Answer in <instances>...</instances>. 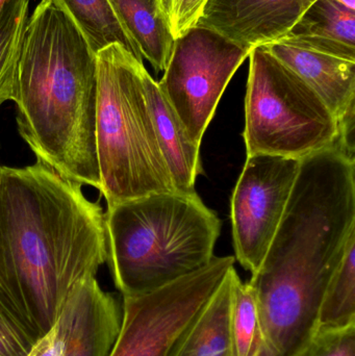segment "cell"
I'll use <instances>...</instances> for the list:
<instances>
[{"instance_id": "cell-1", "label": "cell", "mask_w": 355, "mask_h": 356, "mask_svg": "<svg viewBox=\"0 0 355 356\" xmlns=\"http://www.w3.org/2000/svg\"><path fill=\"white\" fill-rule=\"evenodd\" d=\"M106 261V213L81 184L39 161L0 167V298L37 340Z\"/></svg>"}, {"instance_id": "cell-2", "label": "cell", "mask_w": 355, "mask_h": 356, "mask_svg": "<svg viewBox=\"0 0 355 356\" xmlns=\"http://www.w3.org/2000/svg\"><path fill=\"white\" fill-rule=\"evenodd\" d=\"M15 102L19 134L37 161L100 190L96 54L51 0H41L27 23Z\"/></svg>"}, {"instance_id": "cell-3", "label": "cell", "mask_w": 355, "mask_h": 356, "mask_svg": "<svg viewBox=\"0 0 355 356\" xmlns=\"http://www.w3.org/2000/svg\"><path fill=\"white\" fill-rule=\"evenodd\" d=\"M108 261L122 296L158 290L208 265L221 222L198 195L152 194L108 207Z\"/></svg>"}, {"instance_id": "cell-4", "label": "cell", "mask_w": 355, "mask_h": 356, "mask_svg": "<svg viewBox=\"0 0 355 356\" xmlns=\"http://www.w3.org/2000/svg\"><path fill=\"white\" fill-rule=\"evenodd\" d=\"M96 149L100 194L108 207L174 193L133 54L114 44L96 54Z\"/></svg>"}, {"instance_id": "cell-5", "label": "cell", "mask_w": 355, "mask_h": 356, "mask_svg": "<svg viewBox=\"0 0 355 356\" xmlns=\"http://www.w3.org/2000/svg\"><path fill=\"white\" fill-rule=\"evenodd\" d=\"M243 137L248 156L302 159L335 145L338 120L323 100L264 46L250 51Z\"/></svg>"}, {"instance_id": "cell-6", "label": "cell", "mask_w": 355, "mask_h": 356, "mask_svg": "<svg viewBox=\"0 0 355 356\" xmlns=\"http://www.w3.org/2000/svg\"><path fill=\"white\" fill-rule=\"evenodd\" d=\"M235 259L214 257L198 271L158 290L123 297L120 332L108 356H170Z\"/></svg>"}, {"instance_id": "cell-7", "label": "cell", "mask_w": 355, "mask_h": 356, "mask_svg": "<svg viewBox=\"0 0 355 356\" xmlns=\"http://www.w3.org/2000/svg\"><path fill=\"white\" fill-rule=\"evenodd\" d=\"M251 50L206 27L175 39L160 90L197 145L236 71Z\"/></svg>"}, {"instance_id": "cell-8", "label": "cell", "mask_w": 355, "mask_h": 356, "mask_svg": "<svg viewBox=\"0 0 355 356\" xmlns=\"http://www.w3.org/2000/svg\"><path fill=\"white\" fill-rule=\"evenodd\" d=\"M300 160L248 156L231 197L236 257L244 269L258 271L283 219L299 172Z\"/></svg>"}, {"instance_id": "cell-9", "label": "cell", "mask_w": 355, "mask_h": 356, "mask_svg": "<svg viewBox=\"0 0 355 356\" xmlns=\"http://www.w3.org/2000/svg\"><path fill=\"white\" fill-rule=\"evenodd\" d=\"M316 0H208L196 25L252 50L281 41Z\"/></svg>"}, {"instance_id": "cell-10", "label": "cell", "mask_w": 355, "mask_h": 356, "mask_svg": "<svg viewBox=\"0 0 355 356\" xmlns=\"http://www.w3.org/2000/svg\"><path fill=\"white\" fill-rule=\"evenodd\" d=\"M71 300L73 316L63 356H108L122 322L117 299L90 276L77 284Z\"/></svg>"}, {"instance_id": "cell-11", "label": "cell", "mask_w": 355, "mask_h": 356, "mask_svg": "<svg viewBox=\"0 0 355 356\" xmlns=\"http://www.w3.org/2000/svg\"><path fill=\"white\" fill-rule=\"evenodd\" d=\"M142 83L151 113L160 152L168 167L175 191L195 196V182L202 172L199 148L190 137L185 125L169 104L158 81L141 67Z\"/></svg>"}, {"instance_id": "cell-12", "label": "cell", "mask_w": 355, "mask_h": 356, "mask_svg": "<svg viewBox=\"0 0 355 356\" xmlns=\"http://www.w3.org/2000/svg\"><path fill=\"white\" fill-rule=\"evenodd\" d=\"M262 46L314 90L337 120L354 106L355 62L281 42Z\"/></svg>"}, {"instance_id": "cell-13", "label": "cell", "mask_w": 355, "mask_h": 356, "mask_svg": "<svg viewBox=\"0 0 355 356\" xmlns=\"http://www.w3.org/2000/svg\"><path fill=\"white\" fill-rule=\"evenodd\" d=\"M279 42L355 62V10L316 0Z\"/></svg>"}, {"instance_id": "cell-14", "label": "cell", "mask_w": 355, "mask_h": 356, "mask_svg": "<svg viewBox=\"0 0 355 356\" xmlns=\"http://www.w3.org/2000/svg\"><path fill=\"white\" fill-rule=\"evenodd\" d=\"M233 269L183 332L170 356H235L231 326Z\"/></svg>"}, {"instance_id": "cell-15", "label": "cell", "mask_w": 355, "mask_h": 356, "mask_svg": "<svg viewBox=\"0 0 355 356\" xmlns=\"http://www.w3.org/2000/svg\"><path fill=\"white\" fill-rule=\"evenodd\" d=\"M129 37L156 72L165 71L175 39L158 0H110Z\"/></svg>"}, {"instance_id": "cell-16", "label": "cell", "mask_w": 355, "mask_h": 356, "mask_svg": "<svg viewBox=\"0 0 355 356\" xmlns=\"http://www.w3.org/2000/svg\"><path fill=\"white\" fill-rule=\"evenodd\" d=\"M83 33L95 54L118 44L143 63L141 52L119 20L110 0H51Z\"/></svg>"}, {"instance_id": "cell-17", "label": "cell", "mask_w": 355, "mask_h": 356, "mask_svg": "<svg viewBox=\"0 0 355 356\" xmlns=\"http://www.w3.org/2000/svg\"><path fill=\"white\" fill-rule=\"evenodd\" d=\"M29 0H6L0 10V106L15 102L19 58L28 23Z\"/></svg>"}, {"instance_id": "cell-18", "label": "cell", "mask_w": 355, "mask_h": 356, "mask_svg": "<svg viewBox=\"0 0 355 356\" xmlns=\"http://www.w3.org/2000/svg\"><path fill=\"white\" fill-rule=\"evenodd\" d=\"M231 342L235 356H263L264 334L254 291L236 270L231 274Z\"/></svg>"}, {"instance_id": "cell-19", "label": "cell", "mask_w": 355, "mask_h": 356, "mask_svg": "<svg viewBox=\"0 0 355 356\" xmlns=\"http://www.w3.org/2000/svg\"><path fill=\"white\" fill-rule=\"evenodd\" d=\"M355 324V238L325 291L319 330H341Z\"/></svg>"}, {"instance_id": "cell-20", "label": "cell", "mask_w": 355, "mask_h": 356, "mask_svg": "<svg viewBox=\"0 0 355 356\" xmlns=\"http://www.w3.org/2000/svg\"><path fill=\"white\" fill-rule=\"evenodd\" d=\"M37 341L0 298V356H28Z\"/></svg>"}, {"instance_id": "cell-21", "label": "cell", "mask_w": 355, "mask_h": 356, "mask_svg": "<svg viewBox=\"0 0 355 356\" xmlns=\"http://www.w3.org/2000/svg\"><path fill=\"white\" fill-rule=\"evenodd\" d=\"M174 39L195 26L208 0H158Z\"/></svg>"}, {"instance_id": "cell-22", "label": "cell", "mask_w": 355, "mask_h": 356, "mask_svg": "<svg viewBox=\"0 0 355 356\" xmlns=\"http://www.w3.org/2000/svg\"><path fill=\"white\" fill-rule=\"evenodd\" d=\"M304 356H355V324L318 332Z\"/></svg>"}, {"instance_id": "cell-23", "label": "cell", "mask_w": 355, "mask_h": 356, "mask_svg": "<svg viewBox=\"0 0 355 356\" xmlns=\"http://www.w3.org/2000/svg\"><path fill=\"white\" fill-rule=\"evenodd\" d=\"M72 316L70 296L54 325L35 343L28 356H63Z\"/></svg>"}, {"instance_id": "cell-24", "label": "cell", "mask_w": 355, "mask_h": 356, "mask_svg": "<svg viewBox=\"0 0 355 356\" xmlns=\"http://www.w3.org/2000/svg\"><path fill=\"white\" fill-rule=\"evenodd\" d=\"M354 114L355 104L350 106L341 118L338 119V137L333 147L355 162Z\"/></svg>"}, {"instance_id": "cell-25", "label": "cell", "mask_w": 355, "mask_h": 356, "mask_svg": "<svg viewBox=\"0 0 355 356\" xmlns=\"http://www.w3.org/2000/svg\"><path fill=\"white\" fill-rule=\"evenodd\" d=\"M6 0H0V10H1L2 6H3V4L6 3Z\"/></svg>"}]
</instances>
